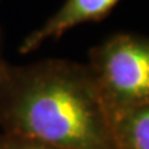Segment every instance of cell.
I'll list each match as a JSON object with an SVG mask.
<instances>
[{
	"instance_id": "1",
	"label": "cell",
	"mask_w": 149,
	"mask_h": 149,
	"mask_svg": "<svg viewBox=\"0 0 149 149\" xmlns=\"http://www.w3.org/2000/svg\"><path fill=\"white\" fill-rule=\"evenodd\" d=\"M0 128L62 149H117L88 65L67 60L8 65L0 85Z\"/></svg>"
},
{
	"instance_id": "5",
	"label": "cell",
	"mask_w": 149,
	"mask_h": 149,
	"mask_svg": "<svg viewBox=\"0 0 149 149\" xmlns=\"http://www.w3.org/2000/svg\"><path fill=\"white\" fill-rule=\"evenodd\" d=\"M0 149H62L32 139L0 133Z\"/></svg>"
},
{
	"instance_id": "6",
	"label": "cell",
	"mask_w": 149,
	"mask_h": 149,
	"mask_svg": "<svg viewBox=\"0 0 149 149\" xmlns=\"http://www.w3.org/2000/svg\"><path fill=\"white\" fill-rule=\"evenodd\" d=\"M6 68H8V63L4 61L3 55H1V32H0V85H1V81L4 78Z\"/></svg>"
},
{
	"instance_id": "4",
	"label": "cell",
	"mask_w": 149,
	"mask_h": 149,
	"mask_svg": "<svg viewBox=\"0 0 149 149\" xmlns=\"http://www.w3.org/2000/svg\"><path fill=\"white\" fill-rule=\"evenodd\" d=\"M117 149H149V103L112 119Z\"/></svg>"
},
{
	"instance_id": "3",
	"label": "cell",
	"mask_w": 149,
	"mask_h": 149,
	"mask_svg": "<svg viewBox=\"0 0 149 149\" xmlns=\"http://www.w3.org/2000/svg\"><path fill=\"white\" fill-rule=\"evenodd\" d=\"M118 1L119 0H66L42 26L25 37L19 51L21 54L31 52L44 41L58 39L67 30L82 22L102 20Z\"/></svg>"
},
{
	"instance_id": "2",
	"label": "cell",
	"mask_w": 149,
	"mask_h": 149,
	"mask_svg": "<svg viewBox=\"0 0 149 149\" xmlns=\"http://www.w3.org/2000/svg\"><path fill=\"white\" fill-rule=\"evenodd\" d=\"M111 122L149 103V37L117 34L90 51L88 63Z\"/></svg>"
}]
</instances>
